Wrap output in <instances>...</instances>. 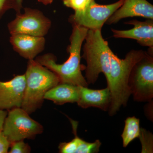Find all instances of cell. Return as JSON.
Wrapping results in <instances>:
<instances>
[{
  "label": "cell",
  "instance_id": "21",
  "mask_svg": "<svg viewBox=\"0 0 153 153\" xmlns=\"http://www.w3.org/2000/svg\"><path fill=\"white\" fill-rule=\"evenodd\" d=\"M10 144L2 131H0V153H7Z\"/></svg>",
  "mask_w": 153,
  "mask_h": 153
},
{
  "label": "cell",
  "instance_id": "2",
  "mask_svg": "<svg viewBox=\"0 0 153 153\" xmlns=\"http://www.w3.org/2000/svg\"><path fill=\"white\" fill-rule=\"evenodd\" d=\"M26 86L22 108L29 114L41 107L44 96L60 83L58 76L36 60H29L25 74Z\"/></svg>",
  "mask_w": 153,
  "mask_h": 153
},
{
  "label": "cell",
  "instance_id": "17",
  "mask_svg": "<svg viewBox=\"0 0 153 153\" xmlns=\"http://www.w3.org/2000/svg\"><path fill=\"white\" fill-rule=\"evenodd\" d=\"M63 1L64 5L74 10V13L84 11L92 1L91 0H63Z\"/></svg>",
  "mask_w": 153,
  "mask_h": 153
},
{
  "label": "cell",
  "instance_id": "4",
  "mask_svg": "<svg viewBox=\"0 0 153 153\" xmlns=\"http://www.w3.org/2000/svg\"><path fill=\"white\" fill-rule=\"evenodd\" d=\"M128 85L134 101L149 102L153 98V54H146L132 68Z\"/></svg>",
  "mask_w": 153,
  "mask_h": 153
},
{
  "label": "cell",
  "instance_id": "9",
  "mask_svg": "<svg viewBox=\"0 0 153 153\" xmlns=\"http://www.w3.org/2000/svg\"><path fill=\"white\" fill-rule=\"evenodd\" d=\"M125 24L134 26L129 30H120L111 29L114 37L116 38H128L136 40L141 46L153 48V20L147 19L141 22L132 20Z\"/></svg>",
  "mask_w": 153,
  "mask_h": 153
},
{
  "label": "cell",
  "instance_id": "11",
  "mask_svg": "<svg viewBox=\"0 0 153 153\" xmlns=\"http://www.w3.org/2000/svg\"><path fill=\"white\" fill-rule=\"evenodd\" d=\"M10 42L20 56L30 60L34 59L44 50L46 40L44 37L15 34L11 35Z\"/></svg>",
  "mask_w": 153,
  "mask_h": 153
},
{
  "label": "cell",
  "instance_id": "3",
  "mask_svg": "<svg viewBox=\"0 0 153 153\" xmlns=\"http://www.w3.org/2000/svg\"><path fill=\"white\" fill-rule=\"evenodd\" d=\"M85 41L82 57L87 63L85 78L88 84H94L100 73L105 77L109 74L113 52L102 37L101 30H88Z\"/></svg>",
  "mask_w": 153,
  "mask_h": 153
},
{
  "label": "cell",
  "instance_id": "6",
  "mask_svg": "<svg viewBox=\"0 0 153 153\" xmlns=\"http://www.w3.org/2000/svg\"><path fill=\"white\" fill-rule=\"evenodd\" d=\"M24 13L17 14L16 19L8 24L11 35L25 34L44 37L51 27V22L42 12L26 7Z\"/></svg>",
  "mask_w": 153,
  "mask_h": 153
},
{
  "label": "cell",
  "instance_id": "13",
  "mask_svg": "<svg viewBox=\"0 0 153 153\" xmlns=\"http://www.w3.org/2000/svg\"><path fill=\"white\" fill-rule=\"evenodd\" d=\"M80 86L59 83L47 91L44 96V100H51L60 105L77 102L80 94Z\"/></svg>",
  "mask_w": 153,
  "mask_h": 153
},
{
  "label": "cell",
  "instance_id": "22",
  "mask_svg": "<svg viewBox=\"0 0 153 153\" xmlns=\"http://www.w3.org/2000/svg\"><path fill=\"white\" fill-rule=\"evenodd\" d=\"M8 112L5 110L0 109V131L2 130L4 122Z\"/></svg>",
  "mask_w": 153,
  "mask_h": 153
},
{
  "label": "cell",
  "instance_id": "1",
  "mask_svg": "<svg viewBox=\"0 0 153 153\" xmlns=\"http://www.w3.org/2000/svg\"><path fill=\"white\" fill-rule=\"evenodd\" d=\"M72 25L73 30L70 38V44L67 49L69 56L66 62L57 64L56 57L50 53L39 56L36 60L55 73L58 76L60 83L88 87V84L81 72L83 66L80 64V53L88 30L79 25Z\"/></svg>",
  "mask_w": 153,
  "mask_h": 153
},
{
  "label": "cell",
  "instance_id": "23",
  "mask_svg": "<svg viewBox=\"0 0 153 153\" xmlns=\"http://www.w3.org/2000/svg\"><path fill=\"white\" fill-rule=\"evenodd\" d=\"M38 1L39 2L42 3L43 4L47 5L52 4L54 0H38Z\"/></svg>",
  "mask_w": 153,
  "mask_h": 153
},
{
  "label": "cell",
  "instance_id": "19",
  "mask_svg": "<svg viewBox=\"0 0 153 153\" xmlns=\"http://www.w3.org/2000/svg\"><path fill=\"white\" fill-rule=\"evenodd\" d=\"M152 134H149L146 130L141 128L140 134L139 137L142 145V152L146 153V152L147 151L146 148H147L148 145L151 151L153 152V137Z\"/></svg>",
  "mask_w": 153,
  "mask_h": 153
},
{
  "label": "cell",
  "instance_id": "7",
  "mask_svg": "<svg viewBox=\"0 0 153 153\" xmlns=\"http://www.w3.org/2000/svg\"><path fill=\"white\" fill-rule=\"evenodd\" d=\"M124 0L107 5L92 1L82 12L74 13L68 21L72 25H79L88 30H100L113 14L123 4Z\"/></svg>",
  "mask_w": 153,
  "mask_h": 153
},
{
  "label": "cell",
  "instance_id": "10",
  "mask_svg": "<svg viewBox=\"0 0 153 153\" xmlns=\"http://www.w3.org/2000/svg\"><path fill=\"white\" fill-rule=\"evenodd\" d=\"M133 17L153 20V5L147 0H124L123 4L110 17L106 24H116L122 19Z\"/></svg>",
  "mask_w": 153,
  "mask_h": 153
},
{
  "label": "cell",
  "instance_id": "18",
  "mask_svg": "<svg viewBox=\"0 0 153 153\" xmlns=\"http://www.w3.org/2000/svg\"><path fill=\"white\" fill-rule=\"evenodd\" d=\"M13 9L17 14L21 13L17 4V0H0V19H2L6 12Z\"/></svg>",
  "mask_w": 153,
  "mask_h": 153
},
{
  "label": "cell",
  "instance_id": "8",
  "mask_svg": "<svg viewBox=\"0 0 153 153\" xmlns=\"http://www.w3.org/2000/svg\"><path fill=\"white\" fill-rule=\"evenodd\" d=\"M25 86V74L17 75L9 81H0V109L22 107Z\"/></svg>",
  "mask_w": 153,
  "mask_h": 153
},
{
  "label": "cell",
  "instance_id": "5",
  "mask_svg": "<svg viewBox=\"0 0 153 153\" xmlns=\"http://www.w3.org/2000/svg\"><path fill=\"white\" fill-rule=\"evenodd\" d=\"M2 131L11 143L35 138L43 133L44 128L21 107L8 111Z\"/></svg>",
  "mask_w": 153,
  "mask_h": 153
},
{
  "label": "cell",
  "instance_id": "15",
  "mask_svg": "<svg viewBox=\"0 0 153 153\" xmlns=\"http://www.w3.org/2000/svg\"><path fill=\"white\" fill-rule=\"evenodd\" d=\"M73 129V132L74 134L75 137L69 142L60 143L59 144L58 149L59 152L61 153H76V149L78 145L79 137L77 135V122L70 120Z\"/></svg>",
  "mask_w": 153,
  "mask_h": 153
},
{
  "label": "cell",
  "instance_id": "12",
  "mask_svg": "<svg viewBox=\"0 0 153 153\" xmlns=\"http://www.w3.org/2000/svg\"><path fill=\"white\" fill-rule=\"evenodd\" d=\"M111 102V94L108 87L95 90L80 86L79 100L76 102L80 107H95L103 111H108Z\"/></svg>",
  "mask_w": 153,
  "mask_h": 153
},
{
  "label": "cell",
  "instance_id": "20",
  "mask_svg": "<svg viewBox=\"0 0 153 153\" xmlns=\"http://www.w3.org/2000/svg\"><path fill=\"white\" fill-rule=\"evenodd\" d=\"M10 153H28L31 152V148L24 140L17 141L11 143Z\"/></svg>",
  "mask_w": 153,
  "mask_h": 153
},
{
  "label": "cell",
  "instance_id": "16",
  "mask_svg": "<svg viewBox=\"0 0 153 153\" xmlns=\"http://www.w3.org/2000/svg\"><path fill=\"white\" fill-rule=\"evenodd\" d=\"M101 143L99 140L94 143H89L79 138L76 153H97L100 151Z\"/></svg>",
  "mask_w": 153,
  "mask_h": 153
},
{
  "label": "cell",
  "instance_id": "14",
  "mask_svg": "<svg viewBox=\"0 0 153 153\" xmlns=\"http://www.w3.org/2000/svg\"><path fill=\"white\" fill-rule=\"evenodd\" d=\"M139 119L135 117H128L125 121V126L121 137L123 147H126L131 142L139 137L141 132Z\"/></svg>",
  "mask_w": 153,
  "mask_h": 153
},
{
  "label": "cell",
  "instance_id": "24",
  "mask_svg": "<svg viewBox=\"0 0 153 153\" xmlns=\"http://www.w3.org/2000/svg\"><path fill=\"white\" fill-rule=\"evenodd\" d=\"M23 0H17V4H18V7L19 10L21 11V9L22 8V3H23Z\"/></svg>",
  "mask_w": 153,
  "mask_h": 153
}]
</instances>
